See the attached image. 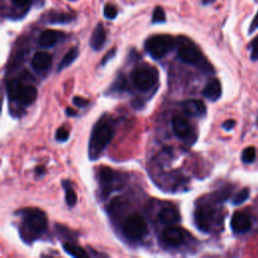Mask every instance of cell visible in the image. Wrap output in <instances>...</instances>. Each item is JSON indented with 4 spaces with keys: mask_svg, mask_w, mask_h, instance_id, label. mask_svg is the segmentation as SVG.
Returning <instances> with one entry per match:
<instances>
[{
    "mask_svg": "<svg viewBox=\"0 0 258 258\" xmlns=\"http://www.w3.org/2000/svg\"><path fill=\"white\" fill-rule=\"evenodd\" d=\"M114 134L113 127L104 121H100L93 129L89 142V157L92 160L97 159L102 151L112 140Z\"/></svg>",
    "mask_w": 258,
    "mask_h": 258,
    "instance_id": "1",
    "label": "cell"
},
{
    "mask_svg": "<svg viewBox=\"0 0 258 258\" xmlns=\"http://www.w3.org/2000/svg\"><path fill=\"white\" fill-rule=\"evenodd\" d=\"M19 214H21L23 222L22 226L24 229V231H21V235H27V233H29L30 240H33L46 230L47 218L43 211L39 209H23ZM26 235L22 238L24 239Z\"/></svg>",
    "mask_w": 258,
    "mask_h": 258,
    "instance_id": "2",
    "label": "cell"
},
{
    "mask_svg": "<svg viewBox=\"0 0 258 258\" xmlns=\"http://www.w3.org/2000/svg\"><path fill=\"white\" fill-rule=\"evenodd\" d=\"M174 45L172 36L168 34H157L150 36L145 41V49L152 58L163 57Z\"/></svg>",
    "mask_w": 258,
    "mask_h": 258,
    "instance_id": "3",
    "label": "cell"
},
{
    "mask_svg": "<svg viewBox=\"0 0 258 258\" xmlns=\"http://www.w3.org/2000/svg\"><path fill=\"white\" fill-rule=\"evenodd\" d=\"M131 79L137 89L140 91H148L156 84L158 72L155 68L148 64L140 66L132 72Z\"/></svg>",
    "mask_w": 258,
    "mask_h": 258,
    "instance_id": "4",
    "label": "cell"
},
{
    "mask_svg": "<svg viewBox=\"0 0 258 258\" xmlns=\"http://www.w3.org/2000/svg\"><path fill=\"white\" fill-rule=\"evenodd\" d=\"M147 232L145 220L139 214L130 215L123 224V233L131 240L141 239Z\"/></svg>",
    "mask_w": 258,
    "mask_h": 258,
    "instance_id": "5",
    "label": "cell"
},
{
    "mask_svg": "<svg viewBox=\"0 0 258 258\" xmlns=\"http://www.w3.org/2000/svg\"><path fill=\"white\" fill-rule=\"evenodd\" d=\"M215 220V210L210 207H201L195 213V223L203 232H210Z\"/></svg>",
    "mask_w": 258,
    "mask_h": 258,
    "instance_id": "6",
    "label": "cell"
},
{
    "mask_svg": "<svg viewBox=\"0 0 258 258\" xmlns=\"http://www.w3.org/2000/svg\"><path fill=\"white\" fill-rule=\"evenodd\" d=\"M177 55L181 61L188 63V64L199 63L203 59V54H202L201 50L192 43L181 45L178 48Z\"/></svg>",
    "mask_w": 258,
    "mask_h": 258,
    "instance_id": "7",
    "label": "cell"
},
{
    "mask_svg": "<svg viewBox=\"0 0 258 258\" xmlns=\"http://www.w3.org/2000/svg\"><path fill=\"white\" fill-rule=\"evenodd\" d=\"M231 228L237 234L245 233L251 228V219L244 212H235L231 218Z\"/></svg>",
    "mask_w": 258,
    "mask_h": 258,
    "instance_id": "8",
    "label": "cell"
},
{
    "mask_svg": "<svg viewBox=\"0 0 258 258\" xmlns=\"http://www.w3.org/2000/svg\"><path fill=\"white\" fill-rule=\"evenodd\" d=\"M183 112L190 117H202L206 115L207 108L202 100L189 99L181 103Z\"/></svg>",
    "mask_w": 258,
    "mask_h": 258,
    "instance_id": "9",
    "label": "cell"
},
{
    "mask_svg": "<svg viewBox=\"0 0 258 258\" xmlns=\"http://www.w3.org/2000/svg\"><path fill=\"white\" fill-rule=\"evenodd\" d=\"M158 220L161 224L171 226L180 221V215L174 206L167 205L158 212Z\"/></svg>",
    "mask_w": 258,
    "mask_h": 258,
    "instance_id": "10",
    "label": "cell"
},
{
    "mask_svg": "<svg viewBox=\"0 0 258 258\" xmlns=\"http://www.w3.org/2000/svg\"><path fill=\"white\" fill-rule=\"evenodd\" d=\"M162 238L167 245L171 247H176L180 245L183 241L184 232L178 227H168L163 231Z\"/></svg>",
    "mask_w": 258,
    "mask_h": 258,
    "instance_id": "11",
    "label": "cell"
},
{
    "mask_svg": "<svg viewBox=\"0 0 258 258\" xmlns=\"http://www.w3.org/2000/svg\"><path fill=\"white\" fill-rule=\"evenodd\" d=\"M51 54L44 50L36 51L31 59V66L36 72H44L51 66Z\"/></svg>",
    "mask_w": 258,
    "mask_h": 258,
    "instance_id": "12",
    "label": "cell"
},
{
    "mask_svg": "<svg viewBox=\"0 0 258 258\" xmlns=\"http://www.w3.org/2000/svg\"><path fill=\"white\" fill-rule=\"evenodd\" d=\"M106 39H107L106 30L102 23H98L91 35L90 46L94 50H101L106 43Z\"/></svg>",
    "mask_w": 258,
    "mask_h": 258,
    "instance_id": "13",
    "label": "cell"
},
{
    "mask_svg": "<svg viewBox=\"0 0 258 258\" xmlns=\"http://www.w3.org/2000/svg\"><path fill=\"white\" fill-rule=\"evenodd\" d=\"M171 126L174 134L180 138L186 137L191 130L190 124L188 123V121L180 115H175L171 119Z\"/></svg>",
    "mask_w": 258,
    "mask_h": 258,
    "instance_id": "14",
    "label": "cell"
},
{
    "mask_svg": "<svg viewBox=\"0 0 258 258\" xmlns=\"http://www.w3.org/2000/svg\"><path fill=\"white\" fill-rule=\"evenodd\" d=\"M202 94L205 98H207L208 100H210L212 102L219 100L222 95V86H221L220 81L218 79L211 80L205 86Z\"/></svg>",
    "mask_w": 258,
    "mask_h": 258,
    "instance_id": "15",
    "label": "cell"
},
{
    "mask_svg": "<svg viewBox=\"0 0 258 258\" xmlns=\"http://www.w3.org/2000/svg\"><path fill=\"white\" fill-rule=\"evenodd\" d=\"M62 34L58 31H55V30H52V29H46V30H43L39 34L38 39H37V43L41 47L48 48V47L53 46L57 42V40L59 39V37Z\"/></svg>",
    "mask_w": 258,
    "mask_h": 258,
    "instance_id": "16",
    "label": "cell"
},
{
    "mask_svg": "<svg viewBox=\"0 0 258 258\" xmlns=\"http://www.w3.org/2000/svg\"><path fill=\"white\" fill-rule=\"evenodd\" d=\"M114 171L113 169H111L108 166L102 167L100 169V173H99V177H100V185L102 188V191L104 195L108 196L110 190L112 189L111 185L112 182L114 180Z\"/></svg>",
    "mask_w": 258,
    "mask_h": 258,
    "instance_id": "17",
    "label": "cell"
},
{
    "mask_svg": "<svg viewBox=\"0 0 258 258\" xmlns=\"http://www.w3.org/2000/svg\"><path fill=\"white\" fill-rule=\"evenodd\" d=\"M37 97V90L34 86L32 85H24L20 96L18 98V102L21 105H30L31 103H33L35 101Z\"/></svg>",
    "mask_w": 258,
    "mask_h": 258,
    "instance_id": "18",
    "label": "cell"
},
{
    "mask_svg": "<svg viewBox=\"0 0 258 258\" xmlns=\"http://www.w3.org/2000/svg\"><path fill=\"white\" fill-rule=\"evenodd\" d=\"M75 15L62 11H50L47 14V22L51 24H64L73 21Z\"/></svg>",
    "mask_w": 258,
    "mask_h": 258,
    "instance_id": "19",
    "label": "cell"
},
{
    "mask_svg": "<svg viewBox=\"0 0 258 258\" xmlns=\"http://www.w3.org/2000/svg\"><path fill=\"white\" fill-rule=\"evenodd\" d=\"M24 85L17 79H13L7 83L6 92L9 100L11 101H18L20 93L23 89Z\"/></svg>",
    "mask_w": 258,
    "mask_h": 258,
    "instance_id": "20",
    "label": "cell"
},
{
    "mask_svg": "<svg viewBox=\"0 0 258 258\" xmlns=\"http://www.w3.org/2000/svg\"><path fill=\"white\" fill-rule=\"evenodd\" d=\"M78 56H79V49H78V47H73V48H71V49L63 55V57L61 58L60 62L58 63L57 71L60 72V71H62L63 69L68 68L71 63H73V62L76 60V58H77Z\"/></svg>",
    "mask_w": 258,
    "mask_h": 258,
    "instance_id": "21",
    "label": "cell"
},
{
    "mask_svg": "<svg viewBox=\"0 0 258 258\" xmlns=\"http://www.w3.org/2000/svg\"><path fill=\"white\" fill-rule=\"evenodd\" d=\"M62 248L69 255H71L73 257L82 258V257L89 256L84 248H82L81 246L74 244V243H64V244H62Z\"/></svg>",
    "mask_w": 258,
    "mask_h": 258,
    "instance_id": "22",
    "label": "cell"
},
{
    "mask_svg": "<svg viewBox=\"0 0 258 258\" xmlns=\"http://www.w3.org/2000/svg\"><path fill=\"white\" fill-rule=\"evenodd\" d=\"M62 184H63V188H64V192H66V202L69 207H74L78 201L77 194L74 190V188L71 186V184L68 180L62 181Z\"/></svg>",
    "mask_w": 258,
    "mask_h": 258,
    "instance_id": "23",
    "label": "cell"
},
{
    "mask_svg": "<svg viewBox=\"0 0 258 258\" xmlns=\"http://www.w3.org/2000/svg\"><path fill=\"white\" fill-rule=\"evenodd\" d=\"M127 79L125 78V76L123 74H119L118 77L116 78V80L114 81V83L112 84L110 91L116 93V92H123L127 89Z\"/></svg>",
    "mask_w": 258,
    "mask_h": 258,
    "instance_id": "24",
    "label": "cell"
},
{
    "mask_svg": "<svg viewBox=\"0 0 258 258\" xmlns=\"http://www.w3.org/2000/svg\"><path fill=\"white\" fill-rule=\"evenodd\" d=\"M256 158V150L254 147L249 146L246 147L243 151H242V155H241V159L243 162L245 163H251L255 160Z\"/></svg>",
    "mask_w": 258,
    "mask_h": 258,
    "instance_id": "25",
    "label": "cell"
},
{
    "mask_svg": "<svg viewBox=\"0 0 258 258\" xmlns=\"http://www.w3.org/2000/svg\"><path fill=\"white\" fill-rule=\"evenodd\" d=\"M249 195H250V189L248 187H244L242 188L233 199V205L235 206H238V205H241L243 204L248 198H249Z\"/></svg>",
    "mask_w": 258,
    "mask_h": 258,
    "instance_id": "26",
    "label": "cell"
},
{
    "mask_svg": "<svg viewBox=\"0 0 258 258\" xmlns=\"http://www.w3.org/2000/svg\"><path fill=\"white\" fill-rule=\"evenodd\" d=\"M165 22V13L162 7L156 6L152 13V23H163Z\"/></svg>",
    "mask_w": 258,
    "mask_h": 258,
    "instance_id": "27",
    "label": "cell"
},
{
    "mask_svg": "<svg viewBox=\"0 0 258 258\" xmlns=\"http://www.w3.org/2000/svg\"><path fill=\"white\" fill-rule=\"evenodd\" d=\"M118 14L117 8L112 4H106L104 7V16L108 19H114L116 18Z\"/></svg>",
    "mask_w": 258,
    "mask_h": 258,
    "instance_id": "28",
    "label": "cell"
},
{
    "mask_svg": "<svg viewBox=\"0 0 258 258\" xmlns=\"http://www.w3.org/2000/svg\"><path fill=\"white\" fill-rule=\"evenodd\" d=\"M249 48L251 50V59L257 60L258 59V35L250 42Z\"/></svg>",
    "mask_w": 258,
    "mask_h": 258,
    "instance_id": "29",
    "label": "cell"
},
{
    "mask_svg": "<svg viewBox=\"0 0 258 258\" xmlns=\"http://www.w3.org/2000/svg\"><path fill=\"white\" fill-rule=\"evenodd\" d=\"M69 137H70V132L66 128H63V127L58 128L56 130V132H55V139L57 141H59V142L67 141L69 139Z\"/></svg>",
    "mask_w": 258,
    "mask_h": 258,
    "instance_id": "30",
    "label": "cell"
},
{
    "mask_svg": "<svg viewBox=\"0 0 258 258\" xmlns=\"http://www.w3.org/2000/svg\"><path fill=\"white\" fill-rule=\"evenodd\" d=\"M35 0H11V2L19 8H24V7H28L32 4V2Z\"/></svg>",
    "mask_w": 258,
    "mask_h": 258,
    "instance_id": "31",
    "label": "cell"
},
{
    "mask_svg": "<svg viewBox=\"0 0 258 258\" xmlns=\"http://www.w3.org/2000/svg\"><path fill=\"white\" fill-rule=\"evenodd\" d=\"M73 103L78 106V107H86L88 104H89V101L85 98H82V97H79V96H76L74 99H73Z\"/></svg>",
    "mask_w": 258,
    "mask_h": 258,
    "instance_id": "32",
    "label": "cell"
},
{
    "mask_svg": "<svg viewBox=\"0 0 258 258\" xmlns=\"http://www.w3.org/2000/svg\"><path fill=\"white\" fill-rule=\"evenodd\" d=\"M115 52H116V49H115V48L110 49V50L105 54V56L103 57V59H102V61H101V64H102V66H105L111 58H113V56L115 55Z\"/></svg>",
    "mask_w": 258,
    "mask_h": 258,
    "instance_id": "33",
    "label": "cell"
},
{
    "mask_svg": "<svg viewBox=\"0 0 258 258\" xmlns=\"http://www.w3.org/2000/svg\"><path fill=\"white\" fill-rule=\"evenodd\" d=\"M235 125H236L235 120H233V119H229V120H226V121L222 124V127H223L225 130L229 131V130L233 129V128L235 127Z\"/></svg>",
    "mask_w": 258,
    "mask_h": 258,
    "instance_id": "34",
    "label": "cell"
},
{
    "mask_svg": "<svg viewBox=\"0 0 258 258\" xmlns=\"http://www.w3.org/2000/svg\"><path fill=\"white\" fill-rule=\"evenodd\" d=\"M258 28V12H257V14H256V16L253 18V20H252V22H251V25H250V29H249V31L250 32H253L255 29H257Z\"/></svg>",
    "mask_w": 258,
    "mask_h": 258,
    "instance_id": "35",
    "label": "cell"
},
{
    "mask_svg": "<svg viewBox=\"0 0 258 258\" xmlns=\"http://www.w3.org/2000/svg\"><path fill=\"white\" fill-rule=\"evenodd\" d=\"M66 114L68 115V116H71V117H73V116H76L77 115V112L73 109V108H70V107H68L67 109H66Z\"/></svg>",
    "mask_w": 258,
    "mask_h": 258,
    "instance_id": "36",
    "label": "cell"
},
{
    "mask_svg": "<svg viewBox=\"0 0 258 258\" xmlns=\"http://www.w3.org/2000/svg\"><path fill=\"white\" fill-rule=\"evenodd\" d=\"M44 172V167H37L36 168V173L37 174H41Z\"/></svg>",
    "mask_w": 258,
    "mask_h": 258,
    "instance_id": "37",
    "label": "cell"
}]
</instances>
